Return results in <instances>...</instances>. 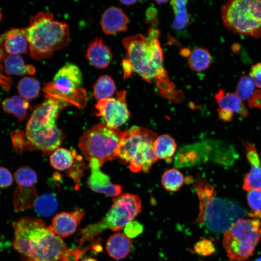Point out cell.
<instances>
[{"mask_svg":"<svg viewBox=\"0 0 261 261\" xmlns=\"http://www.w3.org/2000/svg\"><path fill=\"white\" fill-rule=\"evenodd\" d=\"M82 82L79 67L67 63L58 70L53 82L46 84L43 90L46 98H54L83 108L87 104V95L86 90L80 88Z\"/></svg>","mask_w":261,"mask_h":261,"instance_id":"obj_11","label":"cell"},{"mask_svg":"<svg viewBox=\"0 0 261 261\" xmlns=\"http://www.w3.org/2000/svg\"><path fill=\"white\" fill-rule=\"evenodd\" d=\"M67 105L59 100L47 98L33 110L25 134L34 149L49 155L59 148L64 135L57 126L56 120L61 110Z\"/></svg>","mask_w":261,"mask_h":261,"instance_id":"obj_4","label":"cell"},{"mask_svg":"<svg viewBox=\"0 0 261 261\" xmlns=\"http://www.w3.org/2000/svg\"><path fill=\"white\" fill-rule=\"evenodd\" d=\"M116 86L111 76L104 74L99 76L94 85L93 94L97 100L110 98L115 92Z\"/></svg>","mask_w":261,"mask_h":261,"instance_id":"obj_26","label":"cell"},{"mask_svg":"<svg viewBox=\"0 0 261 261\" xmlns=\"http://www.w3.org/2000/svg\"><path fill=\"white\" fill-rule=\"evenodd\" d=\"M12 225L13 246L22 261H78L83 253L69 248L40 218L23 217Z\"/></svg>","mask_w":261,"mask_h":261,"instance_id":"obj_1","label":"cell"},{"mask_svg":"<svg viewBox=\"0 0 261 261\" xmlns=\"http://www.w3.org/2000/svg\"><path fill=\"white\" fill-rule=\"evenodd\" d=\"M223 25L233 33L261 37V0H231L221 8Z\"/></svg>","mask_w":261,"mask_h":261,"instance_id":"obj_8","label":"cell"},{"mask_svg":"<svg viewBox=\"0 0 261 261\" xmlns=\"http://www.w3.org/2000/svg\"><path fill=\"white\" fill-rule=\"evenodd\" d=\"M193 186L199 199V212L193 224H204L212 232L220 234L246 215V210L237 203L217 197L213 186L199 174Z\"/></svg>","mask_w":261,"mask_h":261,"instance_id":"obj_3","label":"cell"},{"mask_svg":"<svg viewBox=\"0 0 261 261\" xmlns=\"http://www.w3.org/2000/svg\"><path fill=\"white\" fill-rule=\"evenodd\" d=\"M249 107L261 110V89L255 90L251 96L247 100Z\"/></svg>","mask_w":261,"mask_h":261,"instance_id":"obj_40","label":"cell"},{"mask_svg":"<svg viewBox=\"0 0 261 261\" xmlns=\"http://www.w3.org/2000/svg\"><path fill=\"white\" fill-rule=\"evenodd\" d=\"M1 16H2V14H1V12L0 11V21L1 19Z\"/></svg>","mask_w":261,"mask_h":261,"instance_id":"obj_48","label":"cell"},{"mask_svg":"<svg viewBox=\"0 0 261 261\" xmlns=\"http://www.w3.org/2000/svg\"><path fill=\"white\" fill-rule=\"evenodd\" d=\"M14 179L18 186L30 187L34 186L37 180L35 172L28 166L19 168L14 174Z\"/></svg>","mask_w":261,"mask_h":261,"instance_id":"obj_32","label":"cell"},{"mask_svg":"<svg viewBox=\"0 0 261 261\" xmlns=\"http://www.w3.org/2000/svg\"><path fill=\"white\" fill-rule=\"evenodd\" d=\"M122 67L123 72L124 79H127L130 77L133 72V69L130 62L125 57L122 60Z\"/></svg>","mask_w":261,"mask_h":261,"instance_id":"obj_42","label":"cell"},{"mask_svg":"<svg viewBox=\"0 0 261 261\" xmlns=\"http://www.w3.org/2000/svg\"><path fill=\"white\" fill-rule=\"evenodd\" d=\"M89 166L91 173L87 184L92 190L109 197H116L121 195V186L112 183L110 177L101 171V165L98 160H90Z\"/></svg>","mask_w":261,"mask_h":261,"instance_id":"obj_13","label":"cell"},{"mask_svg":"<svg viewBox=\"0 0 261 261\" xmlns=\"http://www.w3.org/2000/svg\"><path fill=\"white\" fill-rule=\"evenodd\" d=\"M96 115L102 116L107 126L118 129L129 118L130 112L126 103V91L116 93L115 98H108L99 100L95 105Z\"/></svg>","mask_w":261,"mask_h":261,"instance_id":"obj_12","label":"cell"},{"mask_svg":"<svg viewBox=\"0 0 261 261\" xmlns=\"http://www.w3.org/2000/svg\"><path fill=\"white\" fill-rule=\"evenodd\" d=\"M110 209L100 220L81 230L79 245L92 240L105 230L119 231L142 211V202L138 196L124 193L113 198Z\"/></svg>","mask_w":261,"mask_h":261,"instance_id":"obj_7","label":"cell"},{"mask_svg":"<svg viewBox=\"0 0 261 261\" xmlns=\"http://www.w3.org/2000/svg\"><path fill=\"white\" fill-rule=\"evenodd\" d=\"M38 196L34 186L25 187L18 186L13 196L14 209L20 212L34 207Z\"/></svg>","mask_w":261,"mask_h":261,"instance_id":"obj_21","label":"cell"},{"mask_svg":"<svg viewBox=\"0 0 261 261\" xmlns=\"http://www.w3.org/2000/svg\"><path fill=\"white\" fill-rule=\"evenodd\" d=\"M211 63V56L206 49L197 47L190 51L188 64L192 71L202 72L207 69Z\"/></svg>","mask_w":261,"mask_h":261,"instance_id":"obj_25","label":"cell"},{"mask_svg":"<svg viewBox=\"0 0 261 261\" xmlns=\"http://www.w3.org/2000/svg\"><path fill=\"white\" fill-rule=\"evenodd\" d=\"M144 230L143 224L136 220L129 222L124 228V234L130 238L137 237L141 234Z\"/></svg>","mask_w":261,"mask_h":261,"instance_id":"obj_36","label":"cell"},{"mask_svg":"<svg viewBox=\"0 0 261 261\" xmlns=\"http://www.w3.org/2000/svg\"><path fill=\"white\" fill-rule=\"evenodd\" d=\"M10 136L13 149L16 154H21L26 150L34 149L23 131L14 130L10 132Z\"/></svg>","mask_w":261,"mask_h":261,"instance_id":"obj_33","label":"cell"},{"mask_svg":"<svg viewBox=\"0 0 261 261\" xmlns=\"http://www.w3.org/2000/svg\"><path fill=\"white\" fill-rule=\"evenodd\" d=\"M155 1L158 4H163L167 2L168 1L167 0H156Z\"/></svg>","mask_w":261,"mask_h":261,"instance_id":"obj_46","label":"cell"},{"mask_svg":"<svg viewBox=\"0 0 261 261\" xmlns=\"http://www.w3.org/2000/svg\"><path fill=\"white\" fill-rule=\"evenodd\" d=\"M85 214L81 209L58 213L53 218L50 226L55 233L59 237H69L75 232Z\"/></svg>","mask_w":261,"mask_h":261,"instance_id":"obj_15","label":"cell"},{"mask_svg":"<svg viewBox=\"0 0 261 261\" xmlns=\"http://www.w3.org/2000/svg\"><path fill=\"white\" fill-rule=\"evenodd\" d=\"M1 106L5 113L12 114L19 121L28 117L30 109L28 101L17 95L4 99L1 102Z\"/></svg>","mask_w":261,"mask_h":261,"instance_id":"obj_22","label":"cell"},{"mask_svg":"<svg viewBox=\"0 0 261 261\" xmlns=\"http://www.w3.org/2000/svg\"><path fill=\"white\" fill-rule=\"evenodd\" d=\"M80 261H97L95 259L89 257V258H87L83 260H82Z\"/></svg>","mask_w":261,"mask_h":261,"instance_id":"obj_45","label":"cell"},{"mask_svg":"<svg viewBox=\"0 0 261 261\" xmlns=\"http://www.w3.org/2000/svg\"><path fill=\"white\" fill-rule=\"evenodd\" d=\"M53 18L49 12H39L30 19V25L25 29L30 54L34 59L48 58L55 51L69 43L68 25Z\"/></svg>","mask_w":261,"mask_h":261,"instance_id":"obj_5","label":"cell"},{"mask_svg":"<svg viewBox=\"0 0 261 261\" xmlns=\"http://www.w3.org/2000/svg\"><path fill=\"white\" fill-rule=\"evenodd\" d=\"M184 182L182 173L176 168L166 170L162 174L161 183L167 191L175 192L182 187Z\"/></svg>","mask_w":261,"mask_h":261,"instance_id":"obj_31","label":"cell"},{"mask_svg":"<svg viewBox=\"0 0 261 261\" xmlns=\"http://www.w3.org/2000/svg\"><path fill=\"white\" fill-rule=\"evenodd\" d=\"M255 261H261V257L258 258Z\"/></svg>","mask_w":261,"mask_h":261,"instance_id":"obj_47","label":"cell"},{"mask_svg":"<svg viewBox=\"0 0 261 261\" xmlns=\"http://www.w3.org/2000/svg\"><path fill=\"white\" fill-rule=\"evenodd\" d=\"M193 251L199 255L207 256L212 255L216 251V247L211 239H202L194 245Z\"/></svg>","mask_w":261,"mask_h":261,"instance_id":"obj_35","label":"cell"},{"mask_svg":"<svg viewBox=\"0 0 261 261\" xmlns=\"http://www.w3.org/2000/svg\"><path fill=\"white\" fill-rule=\"evenodd\" d=\"M215 99L218 104V109L229 110L243 117L248 115V110L235 93L226 92L220 89L215 95Z\"/></svg>","mask_w":261,"mask_h":261,"instance_id":"obj_20","label":"cell"},{"mask_svg":"<svg viewBox=\"0 0 261 261\" xmlns=\"http://www.w3.org/2000/svg\"><path fill=\"white\" fill-rule=\"evenodd\" d=\"M75 154L66 148L59 147L55 150L50 157L51 165L56 169L65 171L72 165Z\"/></svg>","mask_w":261,"mask_h":261,"instance_id":"obj_27","label":"cell"},{"mask_svg":"<svg viewBox=\"0 0 261 261\" xmlns=\"http://www.w3.org/2000/svg\"><path fill=\"white\" fill-rule=\"evenodd\" d=\"M219 118L224 122H229L233 117V113L229 110L218 109Z\"/></svg>","mask_w":261,"mask_h":261,"instance_id":"obj_43","label":"cell"},{"mask_svg":"<svg viewBox=\"0 0 261 261\" xmlns=\"http://www.w3.org/2000/svg\"><path fill=\"white\" fill-rule=\"evenodd\" d=\"M132 242L124 233L116 232L111 235L106 243V250L112 258L120 260L128 255Z\"/></svg>","mask_w":261,"mask_h":261,"instance_id":"obj_19","label":"cell"},{"mask_svg":"<svg viewBox=\"0 0 261 261\" xmlns=\"http://www.w3.org/2000/svg\"><path fill=\"white\" fill-rule=\"evenodd\" d=\"M86 57L91 65L103 69L109 65L113 55L111 49L101 38L97 37L88 44Z\"/></svg>","mask_w":261,"mask_h":261,"instance_id":"obj_17","label":"cell"},{"mask_svg":"<svg viewBox=\"0 0 261 261\" xmlns=\"http://www.w3.org/2000/svg\"><path fill=\"white\" fill-rule=\"evenodd\" d=\"M187 2L188 1L185 0L171 1V5L174 14L172 26L175 30H183L189 23V15L186 8Z\"/></svg>","mask_w":261,"mask_h":261,"instance_id":"obj_28","label":"cell"},{"mask_svg":"<svg viewBox=\"0 0 261 261\" xmlns=\"http://www.w3.org/2000/svg\"><path fill=\"white\" fill-rule=\"evenodd\" d=\"M157 137L154 131L136 126L122 131L118 158L128 163L132 172L148 173L158 159L153 147Z\"/></svg>","mask_w":261,"mask_h":261,"instance_id":"obj_6","label":"cell"},{"mask_svg":"<svg viewBox=\"0 0 261 261\" xmlns=\"http://www.w3.org/2000/svg\"><path fill=\"white\" fill-rule=\"evenodd\" d=\"M249 207L253 211H261V192L258 190L249 191L246 195Z\"/></svg>","mask_w":261,"mask_h":261,"instance_id":"obj_37","label":"cell"},{"mask_svg":"<svg viewBox=\"0 0 261 261\" xmlns=\"http://www.w3.org/2000/svg\"><path fill=\"white\" fill-rule=\"evenodd\" d=\"M20 96L28 100L37 97L40 93V84L35 78L24 77L21 78L17 85Z\"/></svg>","mask_w":261,"mask_h":261,"instance_id":"obj_30","label":"cell"},{"mask_svg":"<svg viewBox=\"0 0 261 261\" xmlns=\"http://www.w3.org/2000/svg\"><path fill=\"white\" fill-rule=\"evenodd\" d=\"M243 143L251 169L244 178L242 188L246 191L258 190L261 192V162L257 151L251 143L248 142H243Z\"/></svg>","mask_w":261,"mask_h":261,"instance_id":"obj_14","label":"cell"},{"mask_svg":"<svg viewBox=\"0 0 261 261\" xmlns=\"http://www.w3.org/2000/svg\"><path fill=\"white\" fill-rule=\"evenodd\" d=\"M58 206L56 196L51 193H45L38 196L34 207L41 216L49 217L56 211Z\"/></svg>","mask_w":261,"mask_h":261,"instance_id":"obj_29","label":"cell"},{"mask_svg":"<svg viewBox=\"0 0 261 261\" xmlns=\"http://www.w3.org/2000/svg\"><path fill=\"white\" fill-rule=\"evenodd\" d=\"M256 85L247 75H242L235 89V94L242 101L247 100L255 91Z\"/></svg>","mask_w":261,"mask_h":261,"instance_id":"obj_34","label":"cell"},{"mask_svg":"<svg viewBox=\"0 0 261 261\" xmlns=\"http://www.w3.org/2000/svg\"><path fill=\"white\" fill-rule=\"evenodd\" d=\"M129 18L123 11L117 7L106 9L102 15L101 25L106 34H114L127 29Z\"/></svg>","mask_w":261,"mask_h":261,"instance_id":"obj_16","label":"cell"},{"mask_svg":"<svg viewBox=\"0 0 261 261\" xmlns=\"http://www.w3.org/2000/svg\"><path fill=\"white\" fill-rule=\"evenodd\" d=\"M160 31L151 26L146 36L141 34L128 36L122 40L126 58L133 72L144 80L153 83L161 95L176 99L181 93L176 90L163 65V53L158 40Z\"/></svg>","mask_w":261,"mask_h":261,"instance_id":"obj_2","label":"cell"},{"mask_svg":"<svg viewBox=\"0 0 261 261\" xmlns=\"http://www.w3.org/2000/svg\"><path fill=\"white\" fill-rule=\"evenodd\" d=\"M249 76L252 79L256 86L261 89V62H257L251 66Z\"/></svg>","mask_w":261,"mask_h":261,"instance_id":"obj_39","label":"cell"},{"mask_svg":"<svg viewBox=\"0 0 261 261\" xmlns=\"http://www.w3.org/2000/svg\"><path fill=\"white\" fill-rule=\"evenodd\" d=\"M261 238V222L241 218L224 233L222 244L231 260L245 261L253 255Z\"/></svg>","mask_w":261,"mask_h":261,"instance_id":"obj_10","label":"cell"},{"mask_svg":"<svg viewBox=\"0 0 261 261\" xmlns=\"http://www.w3.org/2000/svg\"><path fill=\"white\" fill-rule=\"evenodd\" d=\"M13 176L10 171L2 166H0V188H5L12 185Z\"/></svg>","mask_w":261,"mask_h":261,"instance_id":"obj_38","label":"cell"},{"mask_svg":"<svg viewBox=\"0 0 261 261\" xmlns=\"http://www.w3.org/2000/svg\"><path fill=\"white\" fill-rule=\"evenodd\" d=\"M3 45L9 55L23 54L27 53L29 43L25 29H13L0 36Z\"/></svg>","mask_w":261,"mask_h":261,"instance_id":"obj_18","label":"cell"},{"mask_svg":"<svg viewBox=\"0 0 261 261\" xmlns=\"http://www.w3.org/2000/svg\"><path fill=\"white\" fill-rule=\"evenodd\" d=\"M146 22L155 27L158 22L157 12L153 7L149 8L145 13Z\"/></svg>","mask_w":261,"mask_h":261,"instance_id":"obj_41","label":"cell"},{"mask_svg":"<svg viewBox=\"0 0 261 261\" xmlns=\"http://www.w3.org/2000/svg\"><path fill=\"white\" fill-rule=\"evenodd\" d=\"M122 4L127 5L130 6L135 4L137 2V0H120L119 1Z\"/></svg>","mask_w":261,"mask_h":261,"instance_id":"obj_44","label":"cell"},{"mask_svg":"<svg viewBox=\"0 0 261 261\" xmlns=\"http://www.w3.org/2000/svg\"><path fill=\"white\" fill-rule=\"evenodd\" d=\"M122 131L101 122L86 130L80 138L78 146L85 158L95 159L101 166L118 158Z\"/></svg>","mask_w":261,"mask_h":261,"instance_id":"obj_9","label":"cell"},{"mask_svg":"<svg viewBox=\"0 0 261 261\" xmlns=\"http://www.w3.org/2000/svg\"><path fill=\"white\" fill-rule=\"evenodd\" d=\"M155 155L159 159L171 163L176 152V143L168 134H163L157 137L153 143Z\"/></svg>","mask_w":261,"mask_h":261,"instance_id":"obj_23","label":"cell"},{"mask_svg":"<svg viewBox=\"0 0 261 261\" xmlns=\"http://www.w3.org/2000/svg\"><path fill=\"white\" fill-rule=\"evenodd\" d=\"M3 66L6 72L11 75L33 74L36 72L35 67L26 64L19 55L8 54L4 56Z\"/></svg>","mask_w":261,"mask_h":261,"instance_id":"obj_24","label":"cell"}]
</instances>
